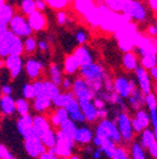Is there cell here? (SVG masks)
Segmentation results:
<instances>
[{
    "instance_id": "1",
    "label": "cell",
    "mask_w": 157,
    "mask_h": 159,
    "mask_svg": "<svg viewBox=\"0 0 157 159\" xmlns=\"http://www.w3.org/2000/svg\"><path fill=\"white\" fill-rule=\"evenodd\" d=\"M79 72H80L81 79H83L88 83L95 94L100 91L106 80V72L100 64L92 62L83 65L79 67Z\"/></svg>"
},
{
    "instance_id": "2",
    "label": "cell",
    "mask_w": 157,
    "mask_h": 159,
    "mask_svg": "<svg viewBox=\"0 0 157 159\" xmlns=\"http://www.w3.org/2000/svg\"><path fill=\"white\" fill-rule=\"evenodd\" d=\"M93 134H95V136L99 137V138L103 139V140L104 139H111L117 145H119L122 142V138H121V135L119 133L117 124L113 122L112 119L109 118L100 119L99 123L97 124V126L95 127Z\"/></svg>"
},
{
    "instance_id": "3",
    "label": "cell",
    "mask_w": 157,
    "mask_h": 159,
    "mask_svg": "<svg viewBox=\"0 0 157 159\" xmlns=\"http://www.w3.org/2000/svg\"><path fill=\"white\" fill-rule=\"evenodd\" d=\"M117 127L119 129V133L121 135L123 142L130 143L134 139L135 132L133 129L132 125V118L126 112H120L117 116L116 120Z\"/></svg>"
},
{
    "instance_id": "4",
    "label": "cell",
    "mask_w": 157,
    "mask_h": 159,
    "mask_svg": "<svg viewBox=\"0 0 157 159\" xmlns=\"http://www.w3.org/2000/svg\"><path fill=\"white\" fill-rule=\"evenodd\" d=\"M57 133V143L56 146L54 148L49 149L52 152H54L58 158H69L73 155V150H74L75 143L73 139L67 138L63 134L56 130Z\"/></svg>"
},
{
    "instance_id": "5",
    "label": "cell",
    "mask_w": 157,
    "mask_h": 159,
    "mask_svg": "<svg viewBox=\"0 0 157 159\" xmlns=\"http://www.w3.org/2000/svg\"><path fill=\"white\" fill-rule=\"evenodd\" d=\"M123 13L130 19L138 22L144 21L147 17V10L141 0H129L124 7Z\"/></svg>"
},
{
    "instance_id": "6",
    "label": "cell",
    "mask_w": 157,
    "mask_h": 159,
    "mask_svg": "<svg viewBox=\"0 0 157 159\" xmlns=\"http://www.w3.org/2000/svg\"><path fill=\"white\" fill-rule=\"evenodd\" d=\"M113 91L117 95H119L122 98H126L131 95V93L133 92V89L138 86L136 82H134L133 80L128 79L124 75H120L117 76L113 81Z\"/></svg>"
},
{
    "instance_id": "7",
    "label": "cell",
    "mask_w": 157,
    "mask_h": 159,
    "mask_svg": "<svg viewBox=\"0 0 157 159\" xmlns=\"http://www.w3.org/2000/svg\"><path fill=\"white\" fill-rule=\"evenodd\" d=\"M23 149L28 157L31 159H39L42 156V154L46 152V148L43 145L40 137L23 140Z\"/></svg>"
},
{
    "instance_id": "8",
    "label": "cell",
    "mask_w": 157,
    "mask_h": 159,
    "mask_svg": "<svg viewBox=\"0 0 157 159\" xmlns=\"http://www.w3.org/2000/svg\"><path fill=\"white\" fill-rule=\"evenodd\" d=\"M71 93L75 96L77 101L79 99H87V98H93L95 93L92 92V89L88 85V83L81 77H78L74 81L73 83V87H71Z\"/></svg>"
},
{
    "instance_id": "9",
    "label": "cell",
    "mask_w": 157,
    "mask_h": 159,
    "mask_svg": "<svg viewBox=\"0 0 157 159\" xmlns=\"http://www.w3.org/2000/svg\"><path fill=\"white\" fill-rule=\"evenodd\" d=\"M64 108L66 109L67 114H68V116H69V119H71L74 123L80 124V125H83L86 123V119H85V116H83V112H81L79 103H78V101L75 98V96L69 98V101L66 103Z\"/></svg>"
},
{
    "instance_id": "10",
    "label": "cell",
    "mask_w": 157,
    "mask_h": 159,
    "mask_svg": "<svg viewBox=\"0 0 157 159\" xmlns=\"http://www.w3.org/2000/svg\"><path fill=\"white\" fill-rule=\"evenodd\" d=\"M79 106H80L81 112L86 122L88 123H95L99 119L98 108L95 105L93 98H87V99H79L78 101Z\"/></svg>"
},
{
    "instance_id": "11",
    "label": "cell",
    "mask_w": 157,
    "mask_h": 159,
    "mask_svg": "<svg viewBox=\"0 0 157 159\" xmlns=\"http://www.w3.org/2000/svg\"><path fill=\"white\" fill-rule=\"evenodd\" d=\"M134 72H135V77H136V84H138V89L143 92V94L146 95L148 93H152L153 85L152 82H151V77L148 75L147 71L143 66L138 65Z\"/></svg>"
},
{
    "instance_id": "12",
    "label": "cell",
    "mask_w": 157,
    "mask_h": 159,
    "mask_svg": "<svg viewBox=\"0 0 157 159\" xmlns=\"http://www.w3.org/2000/svg\"><path fill=\"white\" fill-rule=\"evenodd\" d=\"M93 135V130L90 127L80 125L76 127V130L73 135V140L77 145H89L92 140Z\"/></svg>"
},
{
    "instance_id": "13",
    "label": "cell",
    "mask_w": 157,
    "mask_h": 159,
    "mask_svg": "<svg viewBox=\"0 0 157 159\" xmlns=\"http://www.w3.org/2000/svg\"><path fill=\"white\" fill-rule=\"evenodd\" d=\"M33 128L36 132L37 136L41 138L45 133L52 128V125L49 120V117L45 115H33Z\"/></svg>"
},
{
    "instance_id": "14",
    "label": "cell",
    "mask_w": 157,
    "mask_h": 159,
    "mask_svg": "<svg viewBox=\"0 0 157 159\" xmlns=\"http://www.w3.org/2000/svg\"><path fill=\"white\" fill-rule=\"evenodd\" d=\"M0 115L11 117L15 114V99L12 96H2L0 99Z\"/></svg>"
},
{
    "instance_id": "15",
    "label": "cell",
    "mask_w": 157,
    "mask_h": 159,
    "mask_svg": "<svg viewBox=\"0 0 157 159\" xmlns=\"http://www.w3.org/2000/svg\"><path fill=\"white\" fill-rule=\"evenodd\" d=\"M28 22L33 32H39V31H43V29L46 25V18L43 12L35 11L28 16Z\"/></svg>"
},
{
    "instance_id": "16",
    "label": "cell",
    "mask_w": 157,
    "mask_h": 159,
    "mask_svg": "<svg viewBox=\"0 0 157 159\" xmlns=\"http://www.w3.org/2000/svg\"><path fill=\"white\" fill-rule=\"evenodd\" d=\"M31 102V109L40 115H45L53 106L52 101L49 97H35Z\"/></svg>"
},
{
    "instance_id": "17",
    "label": "cell",
    "mask_w": 157,
    "mask_h": 159,
    "mask_svg": "<svg viewBox=\"0 0 157 159\" xmlns=\"http://www.w3.org/2000/svg\"><path fill=\"white\" fill-rule=\"evenodd\" d=\"M5 64L11 71L13 79L21 74L23 71V60L20 55H9L5 60Z\"/></svg>"
},
{
    "instance_id": "18",
    "label": "cell",
    "mask_w": 157,
    "mask_h": 159,
    "mask_svg": "<svg viewBox=\"0 0 157 159\" xmlns=\"http://www.w3.org/2000/svg\"><path fill=\"white\" fill-rule=\"evenodd\" d=\"M74 57L77 60L79 66H83V65L89 64V63L93 62V55L91 53V51L85 45H79L75 52L73 53Z\"/></svg>"
},
{
    "instance_id": "19",
    "label": "cell",
    "mask_w": 157,
    "mask_h": 159,
    "mask_svg": "<svg viewBox=\"0 0 157 159\" xmlns=\"http://www.w3.org/2000/svg\"><path fill=\"white\" fill-rule=\"evenodd\" d=\"M69 119V116L67 114L66 109L64 107H59V108H55L54 112H52L49 117V120L51 123L52 126L58 128L63 123Z\"/></svg>"
},
{
    "instance_id": "20",
    "label": "cell",
    "mask_w": 157,
    "mask_h": 159,
    "mask_svg": "<svg viewBox=\"0 0 157 159\" xmlns=\"http://www.w3.org/2000/svg\"><path fill=\"white\" fill-rule=\"evenodd\" d=\"M144 97L145 95L143 94V92L138 89V86H136L133 89L130 96L128 97V103L133 109L138 111L144 106Z\"/></svg>"
},
{
    "instance_id": "21",
    "label": "cell",
    "mask_w": 157,
    "mask_h": 159,
    "mask_svg": "<svg viewBox=\"0 0 157 159\" xmlns=\"http://www.w3.org/2000/svg\"><path fill=\"white\" fill-rule=\"evenodd\" d=\"M122 65L126 71H135L136 67L138 66V57H136V54L134 52H125L124 55L122 57Z\"/></svg>"
},
{
    "instance_id": "22",
    "label": "cell",
    "mask_w": 157,
    "mask_h": 159,
    "mask_svg": "<svg viewBox=\"0 0 157 159\" xmlns=\"http://www.w3.org/2000/svg\"><path fill=\"white\" fill-rule=\"evenodd\" d=\"M49 77L52 83H54L58 87L61 86L63 77H64L63 76V70H62V67L58 64H56V63H53L49 69Z\"/></svg>"
},
{
    "instance_id": "23",
    "label": "cell",
    "mask_w": 157,
    "mask_h": 159,
    "mask_svg": "<svg viewBox=\"0 0 157 159\" xmlns=\"http://www.w3.org/2000/svg\"><path fill=\"white\" fill-rule=\"evenodd\" d=\"M41 140H42V143H43V145L45 146V148H46V150L54 148V147L56 146V143H57L56 130L52 127L51 129H49V130L41 137Z\"/></svg>"
},
{
    "instance_id": "24",
    "label": "cell",
    "mask_w": 157,
    "mask_h": 159,
    "mask_svg": "<svg viewBox=\"0 0 157 159\" xmlns=\"http://www.w3.org/2000/svg\"><path fill=\"white\" fill-rule=\"evenodd\" d=\"M15 114L18 116H25L31 114V102L24 98L15 99Z\"/></svg>"
},
{
    "instance_id": "25",
    "label": "cell",
    "mask_w": 157,
    "mask_h": 159,
    "mask_svg": "<svg viewBox=\"0 0 157 159\" xmlns=\"http://www.w3.org/2000/svg\"><path fill=\"white\" fill-rule=\"evenodd\" d=\"M79 64L77 62V60L74 57V55H68L64 61V72L66 73L68 76L75 74L77 71H79Z\"/></svg>"
},
{
    "instance_id": "26",
    "label": "cell",
    "mask_w": 157,
    "mask_h": 159,
    "mask_svg": "<svg viewBox=\"0 0 157 159\" xmlns=\"http://www.w3.org/2000/svg\"><path fill=\"white\" fill-rule=\"evenodd\" d=\"M138 143H140V145L144 149H147L151 145L155 143L154 134H153V130L150 128V127L144 129V130L140 134V142Z\"/></svg>"
},
{
    "instance_id": "27",
    "label": "cell",
    "mask_w": 157,
    "mask_h": 159,
    "mask_svg": "<svg viewBox=\"0 0 157 159\" xmlns=\"http://www.w3.org/2000/svg\"><path fill=\"white\" fill-rule=\"evenodd\" d=\"M76 127H77L76 123H74L71 119H68V120H66L65 123H63V124L57 128V130H58L61 134L64 135V136H66L67 138L73 139V135H74L75 130H76Z\"/></svg>"
},
{
    "instance_id": "28",
    "label": "cell",
    "mask_w": 157,
    "mask_h": 159,
    "mask_svg": "<svg viewBox=\"0 0 157 159\" xmlns=\"http://www.w3.org/2000/svg\"><path fill=\"white\" fill-rule=\"evenodd\" d=\"M157 65V57L156 52L155 51H150L147 52L144 57H142V61H141V66L144 67L146 71H150L152 67L156 66Z\"/></svg>"
},
{
    "instance_id": "29",
    "label": "cell",
    "mask_w": 157,
    "mask_h": 159,
    "mask_svg": "<svg viewBox=\"0 0 157 159\" xmlns=\"http://www.w3.org/2000/svg\"><path fill=\"white\" fill-rule=\"evenodd\" d=\"M130 159H146L145 149L138 142H132L130 147Z\"/></svg>"
},
{
    "instance_id": "30",
    "label": "cell",
    "mask_w": 157,
    "mask_h": 159,
    "mask_svg": "<svg viewBox=\"0 0 157 159\" xmlns=\"http://www.w3.org/2000/svg\"><path fill=\"white\" fill-rule=\"evenodd\" d=\"M133 118L138 123H140V125L143 127V129H146L150 127V125H151L150 116H148V112H146L145 109L141 108V109H138V111H135V115Z\"/></svg>"
},
{
    "instance_id": "31",
    "label": "cell",
    "mask_w": 157,
    "mask_h": 159,
    "mask_svg": "<svg viewBox=\"0 0 157 159\" xmlns=\"http://www.w3.org/2000/svg\"><path fill=\"white\" fill-rule=\"evenodd\" d=\"M118 145L116 143H113L111 139H104L102 142V145L99 149H100L101 152H102L103 156H106L107 158L111 159L112 158V155H113V152H114V149Z\"/></svg>"
},
{
    "instance_id": "32",
    "label": "cell",
    "mask_w": 157,
    "mask_h": 159,
    "mask_svg": "<svg viewBox=\"0 0 157 159\" xmlns=\"http://www.w3.org/2000/svg\"><path fill=\"white\" fill-rule=\"evenodd\" d=\"M44 82V86H45V93H46V96L49 99L54 98L55 96L61 93V89H59L57 85H55L54 83H52L49 80H43Z\"/></svg>"
},
{
    "instance_id": "33",
    "label": "cell",
    "mask_w": 157,
    "mask_h": 159,
    "mask_svg": "<svg viewBox=\"0 0 157 159\" xmlns=\"http://www.w3.org/2000/svg\"><path fill=\"white\" fill-rule=\"evenodd\" d=\"M104 3L109 7V9L116 11V12H123L125 5L129 0H103Z\"/></svg>"
},
{
    "instance_id": "34",
    "label": "cell",
    "mask_w": 157,
    "mask_h": 159,
    "mask_svg": "<svg viewBox=\"0 0 157 159\" xmlns=\"http://www.w3.org/2000/svg\"><path fill=\"white\" fill-rule=\"evenodd\" d=\"M111 159H130V154L128 152L126 148L118 145L114 149V152H113Z\"/></svg>"
},
{
    "instance_id": "35",
    "label": "cell",
    "mask_w": 157,
    "mask_h": 159,
    "mask_svg": "<svg viewBox=\"0 0 157 159\" xmlns=\"http://www.w3.org/2000/svg\"><path fill=\"white\" fill-rule=\"evenodd\" d=\"M144 105L147 107V109H152L157 107V98L154 93H148L144 97Z\"/></svg>"
},
{
    "instance_id": "36",
    "label": "cell",
    "mask_w": 157,
    "mask_h": 159,
    "mask_svg": "<svg viewBox=\"0 0 157 159\" xmlns=\"http://www.w3.org/2000/svg\"><path fill=\"white\" fill-rule=\"evenodd\" d=\"M73 83L74 81L70 79V76H64L63 77V81H62V84L61 86L64 89V92H70L71 87H73Z\"/></svg>"
},
{
    "instance_id": "37",
    "label": "cell",
    "mask_w": 157,
    "mask_h": 159,
    "mask_svg": "<svg viewBox=\"0 0 157 159\" xmlns=\"http://www.w3.org/2000/svg\"><path fill=\"white\" fill-rule=\"evenodd\" d=\"M148 116H150V122H151L152 127L153 128L156 127L157 126V107L148 109Z\"/></svg>"
},
{
    "instance_id": "38",
    "label": "cell",
    "mask_w": 157,
    "mask_h": 159,
    "mask_svg": "<svg viewBox=\"0 0 157 159\" xmlns=\"http://www.w3.org/2000/svg\"><path fill=\"white\" fill-rule=\"evenodd\" d=\"M76 40L79 44H83V43L87 42V40H88V35H87V33L85 32L83 30L80 29L76 32Z\"/></svg>"
},
{
    "instance_id": "39",
    "label": "cell",
    "mask_w": 157,
    "mask_h": 159,
    "mask_svg": "<svg viewBox=\"0 0 157 159\" xmlns=\"http://www.w3.org/2000/svg\"><path fill=\"white\" fill-rule=\"evenodd\" d=\"M45 1L53 8H63L69 0H45Z\"/></svg>"
},
{
    "instance_id": "40",
    "label": "cell",
    "mask_w": 157,
    "mask_h": 159,
    "mask_svg": "<svg viewBox=\"0 0 157 159\" xmlns=\"http://www.w3.org/2000/svg\"><path fill=\"white\" fill-rule=\"evenodd\" d=\"M46 1L45 0H35V8H36V11L39 12H43L45 9H46Z\"/></svg>"
},
{
    "instance_id": "41",
    "label": "cell",
    "mask_w": 157,
    "mask_h": 159,
    "mask_svg": "<svg viewBox=\"0 0 157 159\" xmlns=\"http://www.w3.org/2000/svg\"><path fill=\"white\" fill-rule=\"evenodd\" d=\"M148 152H150V155L153 157L154 159H157V143L155 142L154 144H152L150 147L147 148Z\"/></svg>"
},
{
    "instance_id": "42",
    "label": "cell",
    "mask_w": 157,
    "mask_h": 159,
    "mask_svg": "<svg viewBox=\"0 0 157 159\" xmlns=\"http://www.w3.org/2000/svg\"><path fill=\"white\" fill-rule=\"evenodd\" d=\"M39 159H58V157L54 152H52L51 150H46L44 154H42V156Z\"/></svg>"
},
{
    "instance_id": "43",
    "label": "cell",
    "mask_w": 157,
    "mask_h": 159,
    "mask_svg": "<svg viewBox=\"0 0 157 159\" xmlns=\"http://www.w3.org/2000/svg\"><path fill=\"white\" fill-rule=\"evenodd\" d=\"M91 158L92 159H102L103 154L99 148H93L92 152H91Z\"/></svg>"
},
{
    "instance_id": "44",
    "label": "cell",
    "mask_w": 157,
    "mask_h": 159,
    "mask_svg": "<svg viewBox=\"0 0 157 159\" xmlns=\"http://www.w3.org/2000/svg\"><path fill=\"white\" fill-rule=\"evenodd\" d=\"M67 21V18H66V15L64 12H58L57 13V22L59 23L61 25H64Z\"/></svg>"
},
{
    "instance_id": "45",
    "label": "cell",
    "mask_w": 157,
    "mask_h": 159,
    "mask_svg": "<svg viewBox=\"0 0 157 159\" xmlns=\"http://www.w3.org/2000/svg\"><path fill=\"white\" fill-rule=\"evenodd\" d=\"M148 75H150V77H152V79L154 80L155 82H157V65L150 70Z\"/></svg>"
},
{
    "instance_id": "46",
    "label": "cell",
    "mask_w": 157,
    "mask_h": 159,
    "mask_svg": "<svg viewBox=\"0 0 157 159\" xmlns=\"http://www.w3.org/2000/svg\"><path fill=\"white\" fill-rule=\"evenodd\" d=\"M148 33L153 37L157 35V29H156V25H150L148 27Z\"/></svg>"
},
{
    "instance_id": "47",
    "label": "cell",
    "mask_w": 157,
    "mask_h": 159,
    "mask_svg": "<svg viewBox=\"0 0 157 159\" xmlns=\"http://www.w3.org/2000/svg\"><path fill=\"white\" fill-rule=\"evenodd\" d=\"M153 130V134H154V138H155V142L157 143V126L154 127V128L152 129Z\"/></svg>"
},
{
    "instance_id": "48",
    "label": "cell",
    "mask_w": 157,
    "mask_h": 159,
    "mask_svg": "<svg viewBox=\"0 0 157 159\" xmlns=\"http://www.w3.org/2000/svg\"><path fill=\"white\" fill-rule=\"evenodd\" d=\"M68 159H81V158H80V157L78 156V155H74V154H73V155H71L70 157H69Z\"/></svg>"
},
{
    "instance_id": "49",
    "label": "cell",
    "mask_w": 157,
    "mask_h": 159,
    "mask_svg": "<svg viewBox=\"0 0 157 159\" xmlns=\"http://www.w3.org/2000/svg\"><path fill=\"white\" fill-rule=\"evenodd\" d=\"M155 95H156V98H157V82H155Z\"/></svg>"
},
{
    "instance_id": "50",
    "label": "cell",
    "mask_w": 157,
    "mask_h": 159,
    "mask_svg": "<svg viewBox=\"0 0 157 159\" xmlns=\"http://www.w3.org/2000/svg\"><path fill=\"white\" fill-rule=\"evenodd\" d=\"M6 159H17L15 156H10V157H8V158H6Z\"/></svg>"
},
{
    "instance_id": "51",
    "label": "cell",
    "mask_w": 157,
    "mask_h": 159,
    "mask_svg": "<svg viewBox=\"0 0 157 159\" xmlns=\"http://www.w3.org/2000/svg\"><path fill=\"white\" fill-rule=\"evenodd\" d=\"M58 159H68V158H58Z\"/></svg>"
},
{
    "instance_id": "52",
    "label": "cell",
    "mask_w": 157,
    "mask_h": 159,
    "mask_svg": "<svg viewBox=\"0 0 157 159\" xmlns=\"http://www.w3.org/2000/svg\"><path fill=\"white\" fill-rule=\"evenodd\" d=\"M156 29H157V25H156Z\"/></svg>"
}]
</instances>
